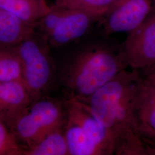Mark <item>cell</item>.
<instances>
[{
    "mask_svg": "<svg viewBox=\"0 0 155 155\" xmlns=\"http://www.w3.org/2000/svg\"><path fill=\"white\" fill-rule=\"evenodd\" d=\"M120 0H56L55 5L81 10L100 18L105 16Z\"/></svg>",
    "mask_w": 155,
    "mask_h": 155,
    "instance_id": "obj_16",
    "label": "cell"
},
{
    "mask_svg": "<svg viewBox=\"0 0 155 155\" xmlns=\"http://www.w3.org/2000/svg\"><path fill=\"white\" fill-rule=\"evenodd\" d=\"M14 47L21 63L22 82L33 102L47 95L56 80V66L50 45L35 30Z\"/></svg>",
    "mask_w": 155,
    "mask_h": 155,
    "instance_id": "obj_3",
    "label": "cell"
},
{
    "mask_svg": "<svg viewBox=\"0 0 155 155\" xmlns=\"http://www.w3.org/2000/svg\"><path fill=\"white\" fill-rule=\"evenodd\" d=\"M67 100L45 95L34 101L14 122L12 132L23 148L38 143L48 134L63 127Z\"/></svg>",
    "mask_w": 155,
    "mask_h": 155,
    "instance_id": "obj_4",
    "label": "cell"
},
{
    "mask_svg": "<svg viewBox=\"0 0 155 155\" xmlns=\"http://www.w3.org/2000/svg\"><path fill=\"white\" fill-rule=\"evenodd\" d=\"M130 69L143 71L155 64V13L130 33L121 46Z\"/></svg>",
    "mask_w": 155,
    "mask_h": 155,
    "instance_id": "obj_6",
    "label": "cell"
},
{
    "mask_svg": "<svg viewBox=\"0 0 155 155\" xmlns=\"http://www.w3.org/2000/svg\"><path fill=\"white\" fill-rule=\"evenodd\" d=\"M140 79L138 70H124L88 98L79 101L89 107L110 133L114 155H148L136 115Z\"/></svg>",
    "mask_w": 155,
    "mask_h": 155,
    "instance_id": "obj_1",
    "label": "cell"
},
{
    "mask_svg": "<svg viewBox=\"0 0 155 155\" xmlns=\"http://www.w3.org/2000/svg\"><path fill=\"white\" fill-rule=\"evenodd\" d=\"M148 155H155V140H145Z\"/></svg>",
    "mask_w": 155,
    "mask_h": 155,
    "instance_id": "obj_18",
    "label": "cell"
},
{
    "mask_svg": "<svg viewBox=\"0 0 155 155\" xmlns=\"http://www.w3.org/2000/svg\"><path fill=\"white\" fill-rule=\"evenodd\" d=\"M97 19L85 12L55 5L36 24L35 30L50 46L61 47L82 39Z\"/></svg>",
    "mask_w": 155,
    "mask_h": 155,
    "instance_id": "obj_5",
    "label": "cell"
},
{
    "mask_svg": "<svg viewBox=\"0 0 155 155\" xmlns=\"http://www.w3.org/2000/svg\"><path fill=\"white\" fill-rule=\"evenodd\" d=\"M0 155H23V147L9 127L0 118Z\"/></svg>",
    "mask_w": 155,
    "mask_h": 155,
    "instance_id": "obj_17",
    "label": "cell"
},
{
    "mask_svg": "<svg viewBox=\"0 0 155 155\" xmlns=\"http://www.w3.org/2000/svg\"><path fill=\"white\" fill-rule=\"evenodd\" d=\"M13 81H22L20 58L15 47L0 45V82Z\"/></svg>",
    "mask_w": 155,
    "mask_h": 155,
    "instance_id": "obj_15",
    "label": "cell"
},
{
    "mask_svg": "<svg viewBox=\"0 0 155 155\" xmlns=\"http://www.w3.org/2000/svg\"><path fill=\"white\" fill-rule=\"evenodd\" d=\"M31 103V96L22 81L0 82V118L11 130L17 118Z\"/></svg>",
    "mask_w": 155,
    "mask_h": 155,
    "instance_id": "obj_10",
    "label": "cell"
},
{
    "mask_svg": "<svg viewBox=\"0 0 155 155\" xmlns=\"http://www.w3.org/2000/svg\"><path fill=\"white\" fill-rule=\"evenodd\" d=\"M66 100L67 116L81 125L105 155H114V144L111 134L89 107L77 100Z\"/></svg>",
    "mask_w": 155,
    "mask_h": 155,
    "instance_id": "obj_9",
    "label": "cell"
},
{
    "mask_svg": "<svg viewBox=\"0 0 155 155\" xmlns=\"http://www.w3.org/2000/svg\"><path fill=\"white\" fill-rule=\"evenodd\" d=\"M152 6V0H120L105 16L106 35L131 32L150 16Z\"/></svg>",
    "mask_w": 155,
    "mask_h": 155,
    "instance_id": "obj_7",
    "label": "cell"
},
{
    "mask_svg": "<svg viewBox=\"0 0 155 155\" xmlns=\"http://www.w3.org/2000/svg\"><path fill=\"white\" fill-rule=\"evenodd\" d=\"M34 31L32 26L0 9V45L16 46Z\"/></svg>",
    "mask_w": 155,
    "mask_h": 155,
    "instance_id": "obj_13",
    "label": "cell"
},
{
    "mask_svg": "<svg viewBox=\"0 0 155 155\" xmlns=\"http://www.w3.org/2000/svg\"><path fill=\"white\" fill-rule=\"evenodd\" d=\"M23 155H70L64 127L48 134L32 145L23 148Z\"/></svg>",
    "mask_w": 155,
    "mask_h": 155,
    "instance_id": "obj_14",
    "label": "cell"
},
{
    "mask_svg": "<svg viewBox=\"0 0 155 155\" xmlns=\"http://www.w3.org/2000/svg\"><path fill=\"white\" fill-rule=\"evenodd\" d=\"M70 155H105L81 125L67 116L64 126Z\"/></svg>",
    "mask_w": 155,
    "mask_h": 155,
    "instance_id": "obj_11",
    "label": "cell"
},
{
    "mask_svg": "<svg viewBox=\"0 0 155 155\" xmlns=\"http://www.w3.org/2000/svg\"><path fill=\"white\" fill-rule=\"evenodd\" d=\"M141 72H147V73H149V74L155 75V64L153 65V66L150 67V68H148L147 70H144V71H143Z\"/></svg>",
    "mask_w": 155,
    "mask_h": 155,
    "instance_id": "obj_19",
    "label": "cell"
},
{
    "mask_svg": "<svg viewBox=\"0 0 155 155\" xmlns=\"http://www.w3.org/2000/svg\"><path fill=\"white\" fill-rule=\"evenodd\" d=\"M0 9L35 28L49 12L51 6L45 0H0Z\"/></svg>",
    "mask_w": 155,
    "mask_h": 155,
    "instance_id": "obj_12",
    "label": "cell"
},
{
    "mask_svg": "<svg viewBox=\"0 0 155 155\" xmlns=\"http://www.w3.org/2000/svg\"><path fill=\"white\" fill-rule=\"evenodd\" d=\"M141 72L136 100L139 133L145 140H155V75Z\"/></svg>",
    "mask_w": 155,
    "mask_h": 155,
    "instance_id": "obj_8",
    "label": "cell"
},
{
    "mask_svg": "<svg viewBox=\"0 0 155 155\" xmlns=\"http://www.w3.org/2000/svg\"><path fill=\"white\" fill-rule=\"evenodd\" d=\"M56 66L64 97L78 101L88 98L128 68L121 47L114 50L100 42L82 45Z\"/></svg>",
    "mask_w": 155,
    "mask_h": 155,
    "instance_id": "obj_2",
    "label": "cell"
}]
</instances>
